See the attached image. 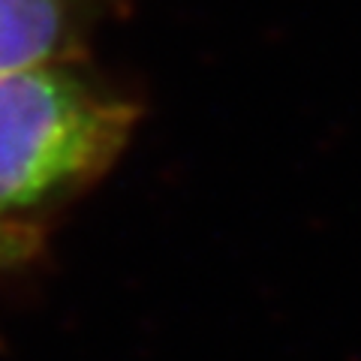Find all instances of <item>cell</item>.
I'll list each match as a JSON object with an SVG mask.
<instances>
[{
  "label": "cell",
  "mask_w": 361,
  "mask_h": 361,
  "mask_svg": "<svg viewBox=\"0 0 361 361\" xmlns=\"http://www.w3.org/2000/svg\"><path fill=\"white\" fill-rule=\"evenodd\" d=\"M139 109L73 61L0 73V214L30 217L106 172Z\"/></svg>",
  "instance_id": "6da1fadb"
},
{
  "label": "cell",
  "mask_w": 361,
  "mask_h": 361,
  "mask_svg": "<svg viewBox=\"0 0 361 361\" xmlns=\"http://www.w3.org/2000/svg\"><path fill=\"white\" fill-rule=\"evenodd\" d=\"M121 0H0V73L75 61Z\"/></svg>",
  "instance_id": "7a4b0ae2"
},
{
  "label": "cell",
  "mask_w": 361,
  "mask_h": 361,
  "mask_svg": "<svg viewBox=\"0 0 361 361\" xmlns=\"http://www.w3.org/2000/svg\"><path fill=\"white\" fill-rule=\"evenodd\" d=\"M42 226L30 217L0 214V274L33 262L42 250Z\"/></svg>",
  "instance_id": "3957f363"
}]
</instances>
